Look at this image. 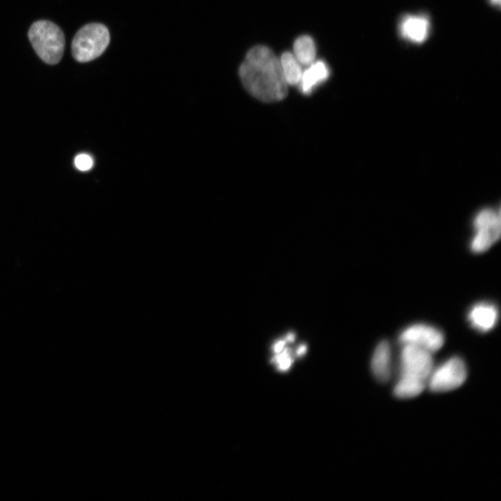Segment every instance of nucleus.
Here are the masks:
<instances>
[{"label": "nucleus", "mask_w": 501, "mask_h": 501, "mask_svg": "<svg viewBox=\"0 0 501 501\" xmlns=\"http://www.w3.org/2000/svg\"><path fill=\"white\" fill-rule=\"evenodd\" d=\"M399 29L404 38L414 43H422L428 37L429 22L423 15H408L401 19Z\"/></svg>", "instance_id": "nucleus-10"}, {"label": "nucleus", "mask_w": 501, "mask_h": 501, "mask_svg": "<svg viewBox=\"0 0 501 501\" xmlns=\"http://www.w3.org/2000/svg\"><path fill=\"white\" fill-rule=\"evenodd\" d=\"M109 42V31L104 25L99 23L86 24L72 40V56L79 62L90 61L105 51Z\"/></svg>", "instance_id": "nucleus-3"}, {"label": "nucleus", "mask_w": 501, "mask_h": 501, "mask_svg": "<svg viewBox=\"0 0 501 501\" xmlns=\"http://www.w3.org/2000/svg\"><path fill=\"white\" fill-rule=\"evenodd\" d=\"M278 353V354L273 358V361L278 363L279 369L283 371L287 370L292 363L288 349H283Z\"/></svg>", "instance_id": "nucleus-16"}, {"label": "nucleus", "mask_w": 501, "mask_h": 501, "mask_svg": "<svg viewBox=\"0 0 501 501\" xmlns=\"http://www.w3.org/2000/svg\"><path fill=\"white\" fill-rule=\"evenodd\" d=\"M398 340L401 345H414L433 353L443 346L445 336L440 329L432 325L418 323L403 329Z\"/></svg>", "instance_id": "nucleus-7"}, {"label": "nucleus", "mask_w": 501, "mask_h": 501, "mask_svg": "<svg viewBox=\"0 0 501 501\" xmlns=\"http://www.w3.org/2000/svg\"><path fill=\"white\" fill-rule=\"evenodd\" d=\"M391 347L387 340H381L376 345L371 360L374 376L381 383H386L391 376Z\"/></svg>", "instance_id": "nucleus-9"}, {"label": "nucleus", "mask_w": 501, "mask_h": 501, "mask_svg": "<svg viewBox=\"0 0 501 501\" xmlns=\"http://www.w3.org/2000/svg\"><path fill=\"white\" fill-rule=\"evenodd\" d=\"M294 336L293 334H289V335H288V336L287 337V340L288 341H290V342L293 341V340H294Z\"/></svg>", "instance_id": "nucleus-19"}, {"label": "nucleus", "mask_w": 501, "mask_h": 501, "mask_svg": "<svg viewBox=\"0 0 501 501\" xmlns=\"http://www.w3.org/2000/svg\"><path fill=\"white\" fill-rule=\"evenodd\" d=\"M490 1H491L492 3H493L495 5L500 6V0H490Z\"/></svg>", "instance_id": "nucleus-20"}, {"label": "nucleus", "mask_w": 501, "mask_h": 501, "mask_svg": "<svg viewBox=\"0 0 501 501\" xmlns=\"http://www.w3.org/2000/svg\"><path fill=\"white\" fill-rule=\"evenodd\" d=\"M294 56L303 65L308 66L315 62L316 47L313 39L306 35L299 37L294 44Z\"/></svg>", "instance_id": "nucleus-13"}, {"label": "nucleus", "mask_w": 501, "mask_h": 501, "mask_svg": "<svg viewBox=\"0 0 501 501\" xmlns=\"http://www.w3.org/2000/svg\"><path fill=\"white\" fill-rule=\"evenodd\" d=\"M74 165L81 171H88L93 166V159L88 154H79L74 158Z\"/></svg>", "instance_id": "nucleus-15"}, {"label": "nucleus", "mask_w": 501, "mask_h": 501, "mask_svg": "<svg viewBox=\"0 0 501 501\" xmlns=\"http://www.w3.org/2000/svg\"><path fill=\"white\" fill-rule=\"evenodd\" d=\"M400 376L427 381L433 370L432 353L418 347L402 344L399 356Z\"/></svg>", "instance_id": "nucleus-6"}, {"label": "nucleus", "mask_w": 501, "mask_h": 501, "mask_svg": "<svg viewBox=\"0 0 501 501\" xmlns=\"http://www.w3.org/2000/svg\"><path fill=\"white\" fill-rule=\"evenodd\" d=\"M29 40L38 56L46 63L54 65L61 59L65 37L61 29L47 20L35 22L29 31Z\"/></svg>", "instance_id": "nucleus-2"}, {"label": "nucleus", "mask_w": 501, "mask_h": 501, "mask_svg": "<svg viewBox=\"0 0 501 501\" xmlns=\"http://www.w3.org/2000/svg\"><path fill=\"white\" fill-rule=\"evenodd\" d=\"M328 76V67L324 61L313 62L302 73L299 84L301 93L310 95L319 84L324 82Z\"/></svg>", "instance_id": "nucleus-11"}, {"label": "nucleus", "mask_w": 501, "mask_h": 501, "mask_svg": "<svg viewBox=\"0 0 501 501\" xmlns=\"http://www.w3.org/2000/svg\"><path fill=\"white\" fill-rule=\"evenodd\" d=\"M467 375V368L463 360L459 356H452L437 368L433 369L427 383L432 392H447L461 386L466 381Z\"/></svg>", "instance_id": "nucleus-5"}, {"label": "nucleus", "mask_w": 501, "mask_h": 501, "mask_svg": "<svg viewBox=\"0 0 501 501\" xmlns=\"http://www.w3.org/2000/svg\"><path fill=\"white\" fill-rule=\"evenodd\" d=\"M499 318L498 307L489 301L474 304L468 310L467 319L472 328L486 333L495 328Z\"/></svg>", "instance_id": "nucleus-8"}, {"label": "nucleus", "mask_w": 501, "mask_h": 501, "mask_svg": "<svg viewBox=\"0 0 501 501\" xmlns=\"http://www.w3.org/2000/svg\"><path fill=\"white\" fill-rule=\"evenodd\" d=\"M239 77L246 90L265 102L282 100L287 95L280 60L268 47L258 45L248 51L239 67Z\"/></svg>", "instance_id": "nucleus-1"}, {"label": "nucleus", "mask_w": 501, "mask_h": 501, "mask_svg": "<svg viewBox=\"0 0 501 501\" xmlns=\"http://www.w3.org/2000/svg\"><path fill=\"white\" fill-rule=\"evenodd\" d=\"M426 381L406 376H399L393 393L399 399H410L420 395L426 386Z\"/></svg>", "instance_id": "nucleus-12"}, {"label": "nucleus", "mask_w": 501, "mask_h": 501, "mask_svg": "<svg viewBox=\"0 0 501 501\" xmlns=\"http://www.w3.org/2000/svg\"><path fill=\"white\" fill-rule=\"evenodd\" d=\"M285 347V341L284 340H280L277 343H276L273 346V350L276 353H279Z\"/></svg>", "instance_id": "nucleus-17"}, {"label": "nucleus", "mask_w": 501, "mask_h": 501, "mask_svg": "<svg viewBox=\"0 0 501 501\" xmlns=\"http://www.w3.org/2000/svg\"><path fill=\"white\" fill-rule=\"evenodd\" d=\"M305 351V346L302 345L301 346L298 350H297V354L298 355H302Z\"/></svg>", "instance_id": "nucleus-18"}, {"label": "nucleus", "mask_w": 501, "mask_h": 501, "mask_svg": "<svg viewBox=\"0 0 501 501\" xmlns=\"http://www.w3.org/2000/svg\"><path fill=\"white\" fill-rule=\"evenodd\" d=\"M474 234L470 241V248L475 253L488 250L500 239L501 223L500 211L484 209L473 220Z\"/></svg>", "instance_id": "nucleus-4"}, {"label": "nucleus", "mask_w": 501, "mask_h": 501, "mask_svg": "<svg viewBox=\"0 0 501 501\" xmlns=\"http://www.w3.org/2000/svg\"><path fill=\"white\" fill-rule=\"evenodd\" d=\"M280 63L287 85H299L303 70L301 64L294 54L288 51L283 53L280 57Z\"/></svg>", "instance_id": "nucleus-14"}]
</instances>
